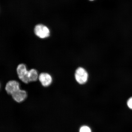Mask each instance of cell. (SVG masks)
Here are the masks:
<instances>
[{"mask_svg": "<svg viewBox=\"0 0 132 132\" xmlns=\"http://www.w3.org/2000/svg\"><path fill=\"white\" fill-rule=\"evenodd\" d=\"M75 77L76 81L80 85H83L87 82L88 78V73L83 68H78L76 70Z\"/></svg>", "mask_w": 132, "mask_h": 132, "instance_id": "cell-1", "label": "cell"}, {"mask_svg": "<svg viewBox=\"0 0 132 132\" xmlns=\"http://www.w3.org/2000/svg\"><path fill=\"white\" fill-rule=\"evenodd\" d=\"M18 77L24 83H28L29 82L28 73V71L27 70L25 65L24 64H19L17 66L16 69Z\"/></svg>", "mask_w": 132, "mask_h": 132, "instance_id": "cell-2", "label": "cell"}, {"mask_svg": "<svg viewBox=\"0 0 132 132\" xmlns=\"http://www.w3.org/2000/svg\"><path fill=\"white\" fill-rule=\"evenodd\" d=\"M36 35L41 39H44L49 37L50 31L47 27L42 24L36 26L34 29Z\"/></svg>", "mask_w": 132, "mask_h": 132, "instance_id": "cell-3", "label": "cell"}, {"mask_svg": "<svg viewBox=\"0 0 132 132\" xmlns=\"http://www.w3.org/2000/svg\"><path fill=\"white\" fill-rule=\"evenodd\" d=\"M20 89L19 82L15 80L9 81L6 84L5 87L7 93L11 95Z\"/></svg>", "mask_w": 132, "mask_h": 132, "instance_id": "cell-4", "label": "cell"}, {"mask_svg": "<svg viewBox=\"0 0 132 132\" xmlns=\"http://www.w3.org/2000/svg\"><path fill=\"white\" fill-rule=\"evenodd\" d=\"M13 100L16 103H21L23 102L27 98V94L26 91L20 89L16 90L12 95Z\"/></svg>", "mask_w": 132, "mask_h": 132, "instance_id": "cell-5", "label": "cell"}, {"mask_svg": "<svg viewBox=\"0 0 132 132\" xmlns=\"http://www.w3.org/2000/svg\"><path fill=\"white\" fill-rule=\"evenodd\" d=\"M38 79L41 85L44 87L49 86L52 81V78L51 76L46 72H42L39 74Z\"/></svg>", "mask_w": 132, "mask_h": 132, "instance_id": "cell-6", "label": "cell"}, {"mask_svg": "<svg viewBox=\"0 0 132 132\" xmlns=\"http://www.w3.org/2000/svg\"><path fill=\"white\" fill-rule=\"evenodd\" d=\"M28 77L29 82L36 81L39 77L37 71L34 69H31L28 71Z\"/></svg>", "mask_w": 132, "mask_h": 132, "instance_id": "cell-7", "label": "cell"}, {"mask_svg": "<svg viewBox=\"0 0 132 132\" xmlns=\"http://www.w3.org/2000/svg\"><path fill=\"white\" fill-rule=\"evenodd\" d=\"M79 132H92V131L89 127L87 126H84L81 127Z\"/></svg>", "mask_w": 132, "mask_h": 132, "instance_id": "cell-8", "label": "cell"}, {"mask_svg": "<svg viewBox=\"0 0 132 132\" xmlns=\"http://www.w3.org/2000/svg\"><path fill=\"white\" fill-rule=\"evenodd\" d=\"M127 105L129 108L132 110V97L129 98L127 102Z\"/></svg>", "mask_w": 132, "mask_h": 132, "instance_id": "cell-9", "label": "cell"}, {"mask_svg": "<svg viewBox=\"0 0 132 132\" xmlns=\"http://www.w3.org/2000/svg\"><path fill=\"white\" fill-rule=\"evenodd\" d=\"M89 1H94V0H89Z\"/></svg>", "mask_w": 132, "mask_h": 132, "instance_id": "cell-10", "label": "cell"}]
</instances>
